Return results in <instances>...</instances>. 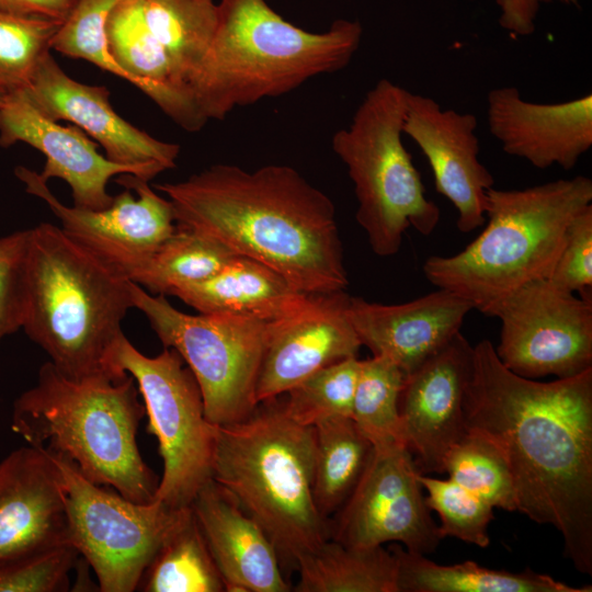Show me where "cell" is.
Wrapping results in <instances>:
<instances>
[{
  "label": "cell",
  "mask_w": 592,
  "mask_h": 592,
  "mask_svg": "<svg viewBox=\"0 0 592 592\" xmlns=\"http://www.w3.org/2000/svg\"><path fill=\"white\" fill-rule=\"evenodd\" d=\"M473 309L456 293L437 288L394 305L351 296L349 317L362 346L394 362L406 376L460 332Z\"/></svg>",
  "instance_id": "23"
},
{
  "label": "cell",
  "mask_w": 592,
  "mask_h": 592,
  "mask_svg": "<svg viewBox=\"0 0 592 592\" xmlns=\"http://www.w3.org/2000/svg\"><path fill=\"white\" fill-rule=\"evenodd\" d=\"M138 589L145 592L225 591L192 508L145 570Z\"/></svg>",
  "instance_id": "30"
},
{
  "label": "cell",
  "mask_w": 592,
  "mask_h": 592,
  "mask_svg": "<svg viewBox=\"0 0 592 592\" xmlns=\"http://www.w3.org/2000/svg\"><path fill=\"white\" fill-rule=\"evenodd\" d=\"M19 141L46 157L41 178L46 182L52 178L67 182L78 208L107 207L113 201L106 190L112 177L129 173L143 179L137 169L101 155L98 143L78 126H62L43 116L22 91L8 93L0 106V146L10 147Z\"/></svg>",
  "instance_id": "21"
},
{
  "label": "cell",
  "mask_w": 592,
  "mask_h": 592,
  "mask_svg": "<svg viewBox=\"0 0 592 592\" xmlns=\"http://www.w3.org/2000/svg\"><path fill=\"white\" fill-rule=\"evenodd\" d=\"M7 93L0 90V106L4 103Z\"/></svg>",
  "instance_id": "42"
},
{
  "label": "cell",
  "mask_w": 592,
  "mask_h": 592,
  "mask_svg": "<svg viewBox=\"0 0 592 592\" xmlns=\"http://www.w3.org/2000/svg\"><path fill=\"white\" fill-rule=\"evenodd\" d=\"M558 1L567 5H579V0ZM549 2L551 0H496L500 10L499 25L513 36H528L536 30L540 7Z\"/></svg>",
  "instance_id": "40"
},
{
  "label": "cell",
  "mask_w": 592,
  "mask_h": 592,
  "mask_svg": "<svg viewBox=\"0 0 592 592\" xmlns=\"http://www.w3.org/2000/svg\"><path fill=\"white\" fill-rule=\"evenodd\" d=\"M52 455L62 478L69 545L94 571L99 591L137 590L145 570L191 506L134 502L111 487L87 480L71 460Z\"/></svg>",
  "instance_id": "12"
},
{
  "label": "cell",
  "mask_w": 592,
  "mask_h": 592,
  "mask_svg": "<svg viewBox=\"0 0 592 592\" xmlns=\"http://www.w3.org/2000/svg\"><path fill=\"white\" fill-rule=\"evenodd\" d=\"M547 280L560 289L592 300V204L570 223Z\"/></svg>",
  "instance_id": "38"
},
{
  "label": "cell",
  "mask_w": 592,
  "mask_h": 592,
  "mask_svg": "<svg viewBox=\"0 0 592 592\" xmlns=\"http://www.w3.org/2000/svg\"><path fill=\"white\" fill-rule=\"evenodd\" d=\"M408 93L388 79L379 80L365 94L350 126L331 140L354 184L356 221L379 257L396 254L410 227L429 236L441 218L402 143Z\"/></svg>",
  "instance_id": "8"
},
{
  "label": "cell",
  "mask_w": 592,
  "mask_h": 592,
  "mask_svg": "<svg viewBox=\"0 0 592 592\" xmlns=\"http://www.w3.org/2000/svg\"><path fill=\"white\" fill-rule=\"evenodd\" d=\"M76 0H0V11L64 22Z\"/></svg>",
  "instance_id": "41"
},
{
  "label": "cell",
  "mask_w": 592,
  "mask_h": 592,
  "mask_svg": "<svg viewBox=\"0 0 592 592\" xmlns=\"http://www.w3.org/2000/svg\"><path fill=\"white\" fill-rule=\"evenodd\" d=\"M129 291L133 307L163 348L175 350L191 369L208 421L227 425L248 418L258 407L255 385L269 322L231 314L189 315L132 281Z\"/></svg>",
  "instance_id": "10"
},
{
  "label": "cell",
  "mask_w": 592,
  "mask_h": 592,
  "mask_svg": "<svg viewBox=\"0 0 592 592\" xmlns=\"http://www.w3.org/2000/svg\"><path fill=\"white\" fill-rule=\"evenodd\" d=\"M448 478L493 508L516 511L512 475L501 451L475 430H467L444 459Z\"/></svg>",
  "instance_id": "32"
},
{
  "label": "cell",
  "mask_w": 592,
  "mask_h": 592,
  "mask_svg": "<svg viewBox=\"0 0 592 592\" xmlns=\"http://www.w3.org/2000/svg\"><path fill=\"white\" fill-rule=\"evenodd\" d=\"M405 374L390 360H360L351 418L374 448L405 445L399 396Z\"/></svg>",
  "instance_id": "31"
},
{
  "label": "cell",
  "mask_w": 592,
  "mask_h": 592,
  "mask_svg": "<svg viewBox=\"0 0 592 592\" xmlns=\"http://www.w3.org/2000/svg\"><path fill=\"white\" fill-rule=\"evenodd\" d=\"M22 92L43 116L73 123L102 146L109 160L137 169L145 181L175 167L178 144L159 140L125 121L112 107L106 87L73 80L50 53Z\"/></svg>",
  "instance_id": "16"
},
{
  "label": "cell",
  "mask_w": 592,
  "mask_h": 592,
  "mask_svg": "<svg viewBox=\"0 0 592 592\" xmlns=\"http://www.w3.org/2000/svg\"><path fill=\"white\" fill-rule=\"evenodd\" d=\"M191 508L227 592H288L277 551L267 534L213 478Z\"/></svg>",
  "instance_id": "24"
},
{
  "label": "cell",
  "mask_w": 592,
  "mask_h": 592,
  "mask_svg": "<svg viewBox=\"0 0 592 592\" xmlns=\"http://www.w3.org/2000/svg\"><path fill=\"white\" fill-rule=\"evenodd\" d=\"M119 375H130L148 417L147 431L158 440L163 464L155 499L173 509L191 506L213 478L217 425L205 415L200 386L180 354L139 352L123 334L111 357Z\"/></svg>",
  "instance_id": "11"
},
{
  "label": "cell",
  "mask_w": 592,
  "mask_h": 592,
  "mask_svg": "<svg viewBox=\"0 0 592 592\" xmlns=\"http://www.w3.org/2000/svg\"><path fill=\"white\" fill-rule=\"evenodd\" d=\"M315 429L263 401L244 420L217 425L213 479L228 490L273 543L282 569L330 538L314 501Z\"/></svg>",
  "instance_id": "6"
},
{
  "label": "cell",
  "mask_w": 592,
  "mask_h": 592,
  "mask_svg": "<svg viewBox=\"0 0 592 592\" xmlns=\"http://www.w3.org/2000/svg\"><path fill=\"white\" fill-rule=\"evenodd\" d=\"M418 479L428 492V508L440 516L442 538L449 536L481 548L489 546L488 525L493 519V506L449 478L419 474Z\"/></svg>",
  "instance_id": "35"
},
{
  "label": "cell",
  "mask_w": 592,
  "mask_h": 592,
  "mask_svg": "<svg viewBox=\"0 0 592 592\" xmlns=\"http://www.w3.org/2000/svg\"><path fill=\"white\" fill-rule=\"evenodd\" d=\"M591 204L592 181L584 175L524 189L493 186L481 234L453 255L428 258L423 274L489 316L520 287L548 278L570 223Z\"/></svg>",
  "instance_id": "7"
},
{
  "label": "cell",
  "mask_w": 592,
  "mask_h": 592,
  "mask_svg": "<svg viewBox=\"0 0 592 592\" xmlns=\"http://www.w3.org/2000/svg\"><path fill=\"white\" fill-rule=\"evenodd\" d=\"M489 317L501 322L494 351L512 373L569 378L592 368V300L542 278L505 297Z\"/></svg>",
  "instance_id": "13"
},
{
  "label": "cell",
  "mask_w": 592,
  "mask_h": 592,
  "mask_svg": "<svg viewBox=\"0 0 592 592\" xmlns=\"http://www.w3.org/2000/svg\"><path fill=\"white\" fill-rule=\"evenodd\" d=\"M155 187L171 202L177 226L265 264L297 291L348 287L334 204L296 169L267 164L247 171L217 163Z\"/></svg>",
  "instance_id": "2"
},
{
  "label": "cell",
  "mask_w": 592,
  "mask_h": 592,
  "mask_svg": "<svg viewBox=\"0 0 592 592\" xmlns=\"http://www.w3.org/2000/svg\"><path fill=\"white\" fill-rule=\"evenodd\" d=\"M407 446L374 448L354 490L330 521V538L353 547L402 545L433 554L443 539Z\"/></svg>",
  "instance_id": "14"
},
{
  "label": "cell",
  "mask_w": 592,
  "mask_h": 592,
  "mask_svg": "<svg viewBox=\"0 0 592 592\" xmlns=\"http://www.w3.org/2000/svg\"><path fill=\"white\" fill-rule=\"evenodd\" d=\"M121 0H76L56 33L52 48L71 58L84 59L128 81L126 72L107 52L104 24Z\"/></svg>",
  "instance_id": "36"
},
{
  "label": "cell",
  "mask_w": 592,
  "mask_h": 592,
  "mask_svg": "<svg viewBox=\"0 0 592 592\" xmlns=\"http://www.w3.org/2000/svg\"><path fill=\"white\" fill-rule=\"evenodd\" d=\"M62 22L0 11V90H25Z\"/></svg>",
  "instance_id": "34"
},
{
  "label": "cell",
  "mask_w": 592,
  "mask_h": 592,
  "mask_svg": "<svg viewBox=\"0 0 592 592\" xmlns=\"http://www.w3.org/2000/svg\"><path fill=\"white\" fill-rule=\"evenodd\" d=\"M15 175L47 204L67 236L129 281L177 228L171 202L134 174H119L116 182L125 190L102 209L62 204L39 173L25 167Z\"/></svg>",
  "instance_id": "15"
},
{
  "label": "cell",
  "mask_w": 592,
  "mask_h": 592,
  "mask_svg": "<svg viewBox=\"0 0 592 592\" xmlns=\"http://www.w3.org/2000/svg\"><path fill=\"white\" fill-rule=\"evenodd\" d=\"M78 558L71 545L0 558V592L68 591Z\"/></svg>",
  "instance_id": "37"
},
{
  "label": "cell",
  "mask_w": 592,
  "mask_h": 592,
  "mask_svg": "<svg viewBox=\"0 0 592 592\" xmlns=\"http://www.w3.org/2000/svg\"><path fill=\"white\" fill-rule=\"evenodd\" d=\"M267 0H220L195 101L206 121L280 96L310 78L346 67L360 47L358 21L335 20L312 33L284 20Z\"/></svg>",
  "instance_id": "5"
},
{
  "label": "cell",
  "mask_w": 592,
  "mask_h": 592,
  "mask_svg": "<svg viewBox=\"0 0 592 592\" xmlns=\"http://www.w3.org/2000/svg\"><path fill=\"white\" fill-rule=\"evenodd\" d=\"M467 430L503 454L516 511L562 536L565 556L592 576V368L553 382L508 369L481 340L464 397Z\"/></svg>",
  "instance_id": "1"
},
{
  "label": "cell",
  "mask_w": 592,
  "mask_h": 592,
  "mask_svg": "<svg viewBox=\"0 0 592 592\" xmlns=\"http://www.w3.org/2000/svg\"><path fill=\"white\" fill-rule=\"evenodd\" d=\"M296 592H398L397 560L384 546H345L332 538L297 562Z\"/></svg>",
  "instance_id": "27"
},
{
  "label": "cell",
  "mask_w": 592,
  "mask_h": 592,
  "mask_svg": "<svg viewBox=\"0 0 592 592\" xmlns=\"http://www.w3.org/2000/svg\"><path fill=\"white\" fill-rule=\"evenodd\" d=\"M344 291L310 294L296 312L269 322L255 385L258 405L280 397L317 371L356 357L362 344Z\"/></svg>",
  "instance_id": "19"
},
{
  "label": "cell",
  "mask_w": 592,
  "mask_h": 592,
  "mask_svg": "<svg viewBox=\"0 0 592 592\" xmlns=\"http://www.w3.org/2000/svg\"><path fill=\"white\" fill-rule=\"evenodd\" d=\"M397 560L398 592H591L592 587H572L527 568L511 572L481 567L467 560L439 565L425 555L392 543Z\"/></svg>",
  "instance_id": "26"
},
{
  "label": "cell",
  "mask_w": 592,
  "mask_h": 592,
  "mask_svg": "<svg viewBox=\"0 0 592 592\" xmlns=\"http://www.w3.org/2000/svg\"><path fill=\"white\" fill-rule=\"evenodd\" d=\"M236 255L219 240L177 226L130 281L152 295L172 296L179 288L210 277Z\"/></svg>",
  "instance_id": "29"
},
{
  "label": "cell",
  "mask_w": 592,
  "mask_h": 592,
  "mask_svg": "<svg viewBox=\"0 0 592 592\" xmlns=\"http://www.w3.org/2000/svg\"><path fill=\"white\" fill-rule=\"evenodd\" d=\"M473 361L474 346L458 332L405 376L399 414L419 474H444L446 454L467 431L464 397Z\"/></svg>",
  "instance_id": "17"
},
{
  "label": "cell",
  "mask_w": 592,
  "mask_h": 592,
  "mask_svg": "<svg viewBox=\"0 0 592 592\" xmlns=\"http://www.w3.org/2000/svg\"><path fill=\"white\" fill-rule=\"evenodd\" d=\"M69 545L62 478L43 447L0 460V558Z\"/></svg>",
  "instance_id": "22"
},
{
  "label": "cell",
  "mask_w": 592,
  "mask_h": 592,
  "mask_svg": "<svg viewBox=\"0 0 592 592\" xmlns=\"http://www.w3.org/2000/svg\"><path fill=\"white\" fill-rule=\"evenodd\" d=\"M217 24L214 0H121L109 13L107 52L128 81L174 123L197 132L206 121L195 86Z\"/></svg>",
  "instance_id": "9"
},
{
  "label": "cell",
  "mask_w": 592,
  "mask_h": 592,
  "mask_svg": "<svg viewBox=\"0 0 592 592\" xmlns=\"http://www.w3.org/2000/svg\"><path fill=\"white\" fill-rule=\"evenodd\" d=\"M146 415L134 378L75 382L48 361L33 387L13 402L11 430L27 444L71 460L92 483L111 487L137 503H150L158 476L137 444Z\"/></svg>",
  "instance_id": "4"
},
{
  "label": "cell",
  "mask_w": 592,
  "mask_h": 592,
  "mask_svg": "<svg viewBox=\"0 0 592 592\" xmlns=\"http://www.w3.org/2000/svg\"><path fill=\"white\" fill-rule=\"evenodd\" d=\"M477 117L443 109L433 98L409 92L402 132L429 161L436 192L457 210L456 226L470 232L486 223L492 173L479 160Z\"/></svg>",
  "instance_id": "18"
},
{
  "label": "cell",
  "mask_w": 592,
  "mask_h": 592,
  "mask_svg": "<svg viewBox=\"0 0 592 592\" xmlns=\"http://www.w3.org/2000/svg\"><path fill=\"white\" fill-rule=\"evenodd\" d=\"M130 281L49 223L30 228L22 327L65 377L118 383L113 350L133 307Z\"/></svg>",
  "instance_id": "3"
},
{
  "label": "cell",
  "mask_w": 592,
  "mask_h": 592,
  "mask_svg": "<svg viewBox=\"0 0 592 592\" xmlns=\"http://www.w3.org/2000/svg\"><path fill=\"white\" fill-rule=\"evenodd\" d=\"M314 429L312 496L319 513L329 520L354 490L374 447L352 418L330 419Z\"/></svg>",
  "instance_id": "28"
},
{
  "label": "cell",
  "mask_w": 592,
  "mask_h": 592,
  "mask_svg": "<svg viewBox=\"0 0 592 592\" xmlns=\"http://www.w3.org/2000/svg\"><path fill=\"white\" fill-rule=\"evenodd\" d=\"M490 134L510 156L537 169H572L592 147V94L557 103L524 100L508 86L487 94Z\"/></svg>",
  "instance_id": "20"
},
{
  "label": "cell",
  "mask_w": 592,
  "mask_h": 592,
  "mask_svg": "<svg viewBox=\"0 0 592 592\" xmlns=\"http://www.w3.org/2000/svg\"><path fill=\"white\" fill-rule=\"evenodd\" d=\"M30 228L0 237V342L22 327Z\"/></svg>",
  "instance_id": "39"
},
{
  "label": "cell",
  "mask_w": 592,
  "mask_h": 592,
  "mask_svg": "<svg viewBox=\"0 0 592 592\" xmlns=\"http://www.w3.org/2000/svg\"><path fill=\"white\" fill-rule=\"evenodd\" d=\"M309 295L265 264L239 254L210 277L172 294L201 314H231L267 322L296 312Z\"/></svg>",
  "instance_id": "25"
},
{
  "label": "cell",
  "mask_w": 592,
  "mask_h": 592,
  "mask_svg": "<svg viewBox=\"0 0 592 592\" xmlns=\"http://www.w3.org/2000/svg\"><path fill=\"white\" fill-rule=\"evenodd\" d=\"M358 369L356 356L317 371L284 394L285 413L311 428L330 419L351 418Z\"/></svg>",
  "instance_id": "33"
}]
</instances>
